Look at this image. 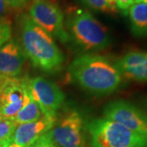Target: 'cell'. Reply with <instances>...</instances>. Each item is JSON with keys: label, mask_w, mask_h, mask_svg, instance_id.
Masks as SVG:
<instances>
[{"label": "cell", "mask_w": 147, "mask_h": 147, "mask_svg": "<svg viewBox=\"0 0 147 147\" xmlns=\"http://www.w3.org/2000/svg\"><path fill=\"white\" fill-rule=\"evenodd\" d=\"M21 48L35 68L45 72L60 69L65 57L53 36L38 26L29 14L19 19Z\"/></svg>", "instance_id": "obj_2"}, {"label": "cell", "mask_w": 147, "mask_h": 147, "mask_svg": "<svg viewBox=\"0 0 147 147\" xmlns=\"http://www.w3.org/2000/svg\"><path fill=\"white\" fill-rule=\"evenodd\" d=\"M142 106H143V108H144V111L146 113L147 115V97L143 99V101H142Z\"/></svg>", "instance_id": "obj_23"}, {"label": "cell", "mask_w": 147, "mask_h": 147, "mask_svg": "<svg viewBox=\"0 0 147 147\" xmlns=\"http://www.w3.org/2000/svg\"><path fill=\"white\" fill-rule=\"evenodd\" d=\"M2 118V115H1V111H0V119Z\"/></svg>", "instance_id": "obj_26"}, {"label": "cell", "mask_w": 147, "mask_h": 147, "mask_svg": "<svg viewBox=\"0 0 147 147\" xmlns=\"http://www.w3.org/2000/svg\"><path fill=\"white\" fill-rule=\"evenodd\" d=\"M121 75L137 82H147V53L131 51L115 63Z\"/></svg>", "instance_id": "obj_12"}, {"label": "cell", "mask_w": 147, "mask_h": 147, "mask_svg": "<svg viewBox=\"0 0 147 147\" xmlns=\"http://www.w3.org/2000/svg\"><path fill=\"white\" fill-rule=\"evenodd\" d=\"M29 16L38 26L61 42L65 43L70 40L65 25L63 12L52 1L32 0L29 7Z\"/></svg>", "instance_id": "obj_6"}, {"label": "cell", "mask_w": 147, "mask_h": 147, "mask_svg": "<svg viewBox=\"0 0 147 147\" xmlns=\"http://www.w3.org/2000/svg\"><path fill=\"white\" fill-rule=\"evenodd\" d=\"M30 147H58L52 140L49 133L47 132L34 142Z\"/></svg>", "instance_id": "obj_18"}, {"label": "cell", "mask_w": 147, "mask_h": 147, "mask_svg": "<svg viewBox=\"0 0 147 147\" xmlns=\"http://www.w3.org/2000/svg\"><path fill=\"white\" fill-rule=\"evenodd\" d=\"M103 115L105 119L116 122L131 131L147 135L146 113L129 101H110L105 105Z\"/></svg>", "instance_id": "obj_7"}, {"label": "cell", "mask_w": 147, "mask_h": 147, "mask_svg": "<svg viewBox=\"0 0 147 147\" xmlns=\"http://www.w3.org/2000/svg\"><path fill=\"white\" fill-rule=\"evenodd\" d=\"M7 5L4 0H0V21L7 19Z\"/></svg>", "instance_id": "obj_21"}, {"label": "cell", "mask_w": 147, "mask_h": 147, "mask_svg": "<svg viewBox=\"0 0 147 147\" xmlns=\"http://www.w3.org/2000/svg\"><path fill=\"white\" fill-rule=\"evenodd\" d=\"M16 127V124L13 119L2 117L0 119V142L11 138Z\"/></svg>", "instance_id": "obj_16"}, {"label": "cell", "mask_w": 147, "mask_h": 147, "mask_svg": "<svg viewBox=\"0 0 147 147\" xmlns=\"http://www.w3.org/2000/svg\"><path fill=\"white\" fill-rule=\"evenodd\" d=\"M30 98L26 79L0 77V111L2 117L14 119Z\"/></svg>", "instance_id": "obj_9"}, {"label": "cell", "mask_w": 147, "mask_h": 147, "mask_svg": "<svg viewBox=\"0 0 147 147\" xmlns=\"http://www.w3.org/2000/svg\"><path fill=\"white\" fill-rule=\"evenodd\" d=\"M42 116L41 111L31 97L17 113L14 121L16 125L31 123L39 119Z\"/></svg>", "instance_id": "obj_14"}, {"label": "cell", "mask_w": 147, "mask_h": 147, "mask_svg": "<svg viewBox=\"0 0 147 147\" xmlns=\"http://www.w3.org/2000/svg\"><path fill=\"white\" fill-rule=\"evenodd\" d=\"M134 3V0H116V7L123 13H127L128 9Z\"/></svg>", "instance_id": "obj_20"}, {"label": "cell", "mask_w": 147, "mask_h": 147, "mask_svg": "<svg viewBox=\"0 0 147 147\" xmlns=\"http://www.w3.org/2000/svg\"><path fill=\"white\" fill-rule=\"evenodd\" d=\"M7 7L13 10H19L24 7L30 0H4Z\"/></svg>", "instance_id": "obj_19"}, {"label": "cell", "mask_w": 147, "mask_h": 147, "mask_svg": "<svg viewBox=\"0 0 147 147\" xmlns=\"http://www.w3.org/2000/svg\"><path fill=\"white\" fill-rule=\"evenodd\" d=\"M87 128L92 147H147V135L105 118L92 119Z\"/></svg>", "instance_id": "obj_4"}, {"label": "cell", "mask_w": 147, "mask_h": 147, "mask_svg": "<svg viewBox=\"0 0 147 147\" xmlns=\"http://www.w3.org/2000/svg\"><path fill=\"white\" fill-rule=\"evenodd\" d=\"M65 25L69 39L85 52L101 51L110 45L108 30L88 11H69Z\"/></svg>", "instance_id": "obj_3"}, {"label": "cell", "mask_w": 147, "mask_h": 147, "mask_svg": "<svg viewBox=\"0 0 147 147\" xmlns=\"http://www.w3.org/2000/svg\"><path fill=\"white\" fill-rule=\"evenodd\" d=\"M142 3H147V0H142Z\"/></svg>", "instance_id": "obj_25"}, {"label": "cell", "mask_w": 147, "mask_h": 147, "mask_svg": "<svg viewBox=\"0 0 147 147\" xmlns=\"http://www.w3.org/2000/svg\"><path fill=\"white\" fill-rule=\"evenodd\" d=\"M127 14L131 34L137 38H147V3H134Z\"/></svg>", "instance_id": "obj_13"}, {"label": "cell", "mask_w": 147, "mask_h": 147, "mask_svg": "<svg viewBox=\"0 0 147 147\" xmlns=\"http://www.w3.org/2000/svg\"><path fill=\"white\" fill-rule=\"evenodd\" d=\"M55 122L56 120L42 116L36 121L16 125L11 139L20 146L30 147L39 137L50 131Z\"/></svg>", "instance_id": "obj_11"}, {"label": "cell", "mask_w": 147, "mask_h": 147, "mask_svg": "<svg viewBox=\"0 0 147 147\" xmlns=\"http://www.w3.org/2000/svg\"><path fill=\"white\" fill-rule=\"evenodd\" d=\"M26 59L20 43L11 39L0 47V77L17 78L22 72Z\"/></svg>", "instance_id": "obj_10"}, {"label": "cell", "mask_w": 147, "mask_h": 147, "mask_svg": "<svg viewBox=\"0 0 147 147\" xmlns=\"http://www.w3.org/2000/svg\"><path fill=\"white\" fill-rule=\"evenodd\" d=\"M83 126L84 122L80 114L76 110H70L56 120L48 133L57 146L85 147Z\"/></svg>", "instance_id": "obj_8"}, {"label": "cell", "mask_w": 147, "mask_h": 147, "mask_svg": "<svg viewBox=\"0 0 147 147\" xmlns=\"http://www.w3.org/2000/svg\"><path fill=\"white\" fill-rule=\"evenodd\" d=\"M12 29L11 22L7 19L0 21V47L11 39Z\"/></svg>", "instance_id": "obj_17"}, {"label": "cell", "mask_w": 147, "mask_h": 147, "mask_svg": "<svg viewBox=\"0 0 147 147\" xmlns=\"http://www.w3.org/2000/svg\"><path fill=\"white\" fill-rule=\"evenodd\" d=\"M26 79L27 92L36 103L42 116L57 120L65 95L56 84L41 76Z\"/></svg>", "instance_id": "obj_5"}, {"label": "cell", "mask_w": 147, "mask_h": 147, "mask_svg": "<svg viewBox=\"0 0 147 147\" xmlns=\"http://www.w3.org/2000/svg\"><path fill=\"white\" fill-rule=\"evenodd\" d=\"M69 73L81 88L96 96L111 94L122 81V75L115 64L92 53L75 58L69 66Z\"/></svg>", "instance_id": "obj_1"}, {"label": "cell", "mask_w": 147, "mask_h": 147, "mask_svg": "<svg viewBox=\"0 0 147 147\" xmlns=\"http://www.w3.org/2000/svg\"><path fill=\"white\" fill-rule=\"evenodd\" d=\"M135 3H142V0H134Z\"/></svg>", "instance_id": "obj_24"}, {"label": "cell", "mask_w": 147, "mask_h": 147, "mask_svg": "<svg viewBox=\"0 0 147 147\" xmlns=\"http://www.w3.org/2000/svg\"><path fill=\"white\" fill-rule=\"evenodd\" d=\"M0 147H21L19 145L16 144L15 142L11 141V139L9 138L7 140H6L4 142H0Z\"/></svg>", "instance_id": "obj_22"}, {"label": "cell", "mask_w": 147, "mask_h": 147, "mask_svg": "<svg viewBox=\"0 0 147 147\" xmlns=\"http://www.w3.org/2000/svg\"><path fill=\"white\" fill-rule=\"evenodd\" d=\"M82 4L95 11L114 14L118 11L116 0H78Z\"/></svg>", "instance_id": "obj_15"}]
</instances>
